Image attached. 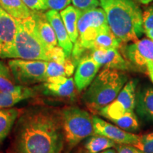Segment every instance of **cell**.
I'll use <instances>...</instances> for the list:
<instances>
[{
	"instance_id": "6da1fadb",
	"label": "cell",
	"mask_w": 153,
	"mask_h": 153,
	"mask_svg": "<svg viewBox=\"0 0 153 153\" xmlns=\"http://www.w3.org/2000/svg\"><path fill=\"white\" fill-rule=\"evenodd\" d=\"M64 144L60 112L35 106L21 111L9 153H61Z\"/></svg>"
},
{
	"instance_id": "7a4b0ae2",
	"label": "cell",
	"mask_w": 153,
	"mask_h": 153,
	"mask_svg": "<svg viewBox=\"0 0 153 153\" xmlns=\"http://www.w3.org/2000/svg\"><path fill=\"white\" fill-rule=\"evenodd\" d=\"M111 30L122 43L138 41L145 33L143 13L133 0H99Z\"/></svg>"
},
{
	"instance_id": "3957f363",
	"label": "cell",
	"mask_w": 153,
	"mask_h": 153,
	"mask_svg": "<svg viewBox=\"0 0 153 153\" xmlns=\"http://www.w3.org/2000/svg\"><path fill=\"white\" fill-rule=\"evenodd\" d=\"M123 71L104 68L91 82L82 96V100L94 114L111 103L128 82Z\"/></svg>"
},
{
	"instance_id": "277c9868",
	"label": "cell",
	"mask_w": 153,
	"mask_h": 153,
	"mask_svg": "<svg viewBox=\"0 0 153 153\" xmlns=\"http://www.w3.org/2000/svg\"><path fill=\"white\" fill-rule=\"evenodd\" d=\"M16 22L17 30L11 58L48 61L49 51L38 36L33 13L26 19H16Z\"/></svg>"
},
{
	"instance_id": "5b68a950",
	"label": "cell",
	"mask_w": 153,
	"mask_h": 153,
	"mask_svg": "<svg viewBox=\"0 0 153 153\" xmlns=\"http://www.w3.org/2000/svg\"><path fill=\"white\" fill-rule=\"evenodd\" d=\"M78 38L74 43L72 60L77 63L86 51L92 49L95 38L101 32L109 29L106 14L102 8H95L82 13L77 24Z\"/></svg>"
},
{
	"instance_id": "8992f818",
	"label": "cell",
	"mask_w": 153,
	"mask_h": 153,
	"mask_svg": "<svg viewBox=\"0 0 153 153\" xmlns=\"http://www.w3.org/2000/svg\"><path fill=\"white\" fill-rule=\"evenodd\" d=\"M65 143L72 150L94 134L92 117L77 106H67L60 111Z\"/></svg>"
},
{
	"instance_id": "52a82bcc",
	"label": "cell",
	"mask_w": 153,
	"mask_h": 153,
	"mask_svg": "<svg viewBox=\"0 0 153 153\" xmlns=\"http://www.w3.org/2000/svg\"><path fill=\"white\" fill-rule=\"evenodd\" d=\"M8 65L17 85H32L46 80L48 61L16 58L9 60Z\"/></svg>"
},
{
	"instance_id": "ba28073f",
	"label": "cell",
	"mask_w": 153,
	"mask_h": 153,
	"mask_svg": "<svg viewBox=\"0 0 153 153\" xmlns=\"http://www.w3.org/2000/svg\"><path fill=\"white\" fill-rule=\"evenodd\" d=\"M137 82L132 79L128 81L116 99L98 112V114L111 120L126 112L134 111L136 97Z\"/></svg>"
},
{
	"instance_id": "9c48e42d",
	"label": "cell",
	"mask_w": 153,
	"mask_h": 153,
	"mask_svg": "<svg viewBox=\"0 0 153 153\" xmlns=\"http://www.w3.org/2000/svg\"><path fill=\"white\" fill-rule=\"evenodd\" d=\"M123 57L134 68L147 72V65L153 62V41L146 38L132 42L123 47Z\"/></svg>"
},
{
	"instance_id": "30bf717a",
	"label": "cell",
	"mask_w": 153,
	"mask_h": 153,
	"mask_svg": "<svg viewBox=\"0 0 153 153\" xmlns=\"http://www.w3.org/2000/svg\"><path fill=\"white\" fill-rule=\"evenodd\" d=\"M93 135H99L111 140L116 144L134 145L138 141L140 135L126 131L117 126L106 122L98 116H93Z\"/></svg>"
},
{
	"instance_id": "8fae6325",
	"label": "cell",
	"mask_w": 153,
	"mask_h": 153,
	"mask_svg": "<svg viewBox=\"0 0 153 153\" xmlns=\"http://www.w3.org/2000/svg\"><path fill=\"white\" fill-rule=\"evenodd\" d=\"M17 30L16 19L0 4V57L11 58Z\"/></svg>"
},
{
	"instance_id": "7c38bea8",
	"label": "cell",
	"mask_w": 153,
	"mask_h": 153,
	"mask_svg": "<svg viewBox=\"0 0 153 153\" xmlns=\"http://www.w3.org/2000/svg\"><path fill=\"white\" fill-rule=\"evenodd\" d=\"M90 56L104 68L116 69L120 71L135 70L132 65L121 55L117 48L92 50Z\"/></svg>"
},
{
	"instance_id": "4fadbf2b",
	"label": "cell",
	"mask_w": 153,
	"mask_h": 153,
	"mask_svg": "<svg viewBox=\"0 0 153 153\" xmlns=\"http://www.w3.org/2000/svg\"><path fill=\"white\" fill-rule=\"evenodd\" d=\"M101 65L90 56L84 55L77 62L74 81L79 91L87 89L97 76Z\"/></svg>"
},
{
	"instance_id": "5bb4252c",
	"label": "cell",
	"mask_w": 153,
	"mask_h": 153,
	"mask_svg": "<svg viewBox=\"0 0 153 153\" xmlns=\"http://www.w3.org/2000/svg\"><path fill=\"white\" fill-rule=\"evenodd\" d=\"M75 87L74 79L71 76H51L43 84L44 92L46 94L61 98L73 97Z\"/></svg>"
},
{
	"instance_id": "9a60e30c",
	"label": "cell",
	"mask_w": 153,
	"mask_h": 153,
	"mask_svg": "<svg viewBox=\"0 0 153 153\" xmlns=\"http://www.w3.org/2000/svg\"><path fill=\"white\" fill-rule=\"evenodd\" d=\"M45 16L54 30L58 45L63 49L67 57H71L74 44L70 40L60 13L50 9L45 13Z\"/></svg>"
},
{
	"instance_id": "2e32d148",
	"label": "cell",
	"mask_w": 153,
	"mask_h": 153,
	"mask_svg": "<svg viewBox=\"0 0 153 153\" xmlns=\"http://www.w3.org/2000/svg\"><path fill=\"white\" fill-rule=\"evenodd\" d=\"M32 13L36 20L38 36L48 51H51L58 45L54 30L48 21L45 14L36 11H32Z\"/></svg>"
},
{
	"instance_id": "e0dca14e",
	"label": "cell",
	"mask_w": 153,
	"mask_h": 153,
	"mask_svg": "<svg viewBox=\"0 0 153 153\" xmlns=\"http://www.w3.org/2000/svg\"><path fill=\"white\" fill-rule=\"evenodd\" d=\"M135 109L137 114L143 120L153 122L152 87H145L137 94Z\"/></svg>"
},
{
	"instance_id": "ac0fdd59",
	"label": "cell",
	"mask_w": 153,
	"mask_h": 153,
	"mask_svg": "<svg viewBox=\"0 0 153 153\" xmlns=\"http://www.w3.org/2000/svg\"><path fill=\"white\" fill-rule=\"evenodd\" d=\"M82 11L75 8L74 6H68L65 9L60 11V16L64 23L70 40L75 43L78 38L77 24Z\"/></svg>"
},
{
	"instance_id": "d6986e66",
	"label": "cell",
	"mask_w": 153,
	"mask_h": 153,
	"mask_svg": "<svg viewBox=\"0 0 153 153\" xmlns=\"http://www.w3.org/2000/svg\"><path fill=\"white\" fill-rule=\"evenodd\" d=\"M21 111L18 108H0V146L9 135Z\"/></svg>"
},
{
	"instance_id": "ffe728a7",
	"label": "cell",
	"mask_w": 153,
	"mask_h": 153,
	"mask_svg": "<svg viewBox=\"0 0 153 153\" xmlns=\"http://www.w3.org/2000/svg\"><path fill=\"white\" fill-rule=\"evenodd\" d=\"M36 95L33 89L26 87L20 92H1L0 91V108H11L15 104Z\"/></svg>"
},
{
	"instance_id": "44dd1931",
	"label": "cell",
	"mask_w": 153,
	"mask_h": 153,
	"mask_svg": "<svg viewBox=\"0 0 153 153\" xmlns=\"http://www.w3.org/2000/svg\"><path fill=\"white\" fill-rule=\"evenodd\" d=\"M2 8L16 19L28 18L32 11L26 7L22 0H0Z\"/></svg>"
},
{
	"instance_id": "7402d4cb",
	"label": "cell",
	"mask_w": 153,
	"mask_h": 153,
	"mask_svg": "<svg viewBox=\"0 0 153 153\" xmlns=\"http://www.w3.org/2000/svg\"><path fill=\"white\" fill-rule=\"evenodd\" d=\"M116 143L111 140L99 135H91L86 138L85 148L87 153H99L115 148Z\"/></svg>"
},
{
	"instance_id": "603a6c76",
	"label": "cell",
	"mask_w": 153,
	"mask_h": 153,
	"mask_svg": "<svg viewBox=\"0 0 153 153\" xmlns=\"http://www.w3.org/2000/svg\"><path fill=\"white\" fill-rule=\"evenodd\" d=\"M122 43H123L114 35L109 28L101 32L97 36L91 51L96 49H118Z\"/></svg>"
},
{
	"instance_id": "cb8c5ba5",
	"label": "cell",
	"mask_w": 153,
	"mask_h": 153,
	"mask_svg": "<svg viewBox=\"0 0 153 153\" xmlns=\"http://www.w3.org/2000/svg\"><path fill=\"white\" fill-rule=\"evenodd\" d=\"M112 123L124 131L133 133L139 130V122L135 111L126 112L111 120Z\"/></svg>"
},
{
	"instance_id": "d4e9b609",
	"label": "cell",
	"mask_w": 153,
	"mask_h": 153,
	"mask_svg": "<svg viewBox=\"0 0 153 153\" xmlns=\"http://www.w3.org/2000/svg\"><path fill=\"white\" fill-rule=\"evenodd\" d=\"M134 146L145 153H153V132L140 135L138 141Z\"/></svg>"
},
{
	"instance_id": "484cf974",
	"label": "cell",
	"mask_w": 153,
	"mask_h": 153,
	"mask_svg": "<svg viewBox=\"0 0 153 153\" xmlns=\"http://www.w3.org/2000/svg\"><path fill=\"white\" fill-rule=\"evenodd\" d=\"M26 87L15 85L12 80L0 75V91L1 92H20L24 90Z\"/></svg>"
},
{
	"instance_id": "4316f807",
	"label": "cell",
	"mask_w": 153,
	"mask_h": 153,
	"mask_svg": "<svg viewBox=\"0 0 153 153\" xmlns=\"http://www.w3.org/2000/svg\"><path fill=\"white\" fill-rule=\"evenodd\" d=\"M71 2L75 8L82 12L97 8L100 6L99 0H71Z\"/></svg>"
},
{
	"instance_id": "83f0119b",
	"label": "cell",
	"mask_w": 153,
	"mask_h": 153,
	"mask_svg": "<svg viewBox=\"0 0 153 153\" xmlns=\"http://www.w3.org/2000/svg\"><path fill=\"white\" fill-rule=\"evenodd\" d=\"M26 7L31 11H40L47 10V0H22Z\"/></svg>"
},
{
	"instance_id": "f1b7e54d",
	"label": "cell",
	"mask_w": 153,
	"mask_h": 153,
	"mask_svg": "<svg viewBox=\"0 0 153 153\" xmlns=\"http://www.w3.org/2000/svg\"><path fill=\"white\" fill-rule=\"evenodd\" d=\"M143 26L145 32L153 29V5L147 8L143 13Z\"/></svg>"
},
{
	"instance_id": "f546056e",
	"label": "cell",
	"mask_w": 153,
	"mask_h": 153,
	"mask_svg": "<svg viewBox=\"0 0 153 153\" xmlns=\"http://www.w3.org/2000/svg\"><path fill=\"white\" fill-rule=\"evenodd\" d=\"M71 0H47L48 9L55 11H62L68 7Z\"/></svg>"
},
{
	"instance_id": "4dcf8cb0",
	"label": "cell",
	"mask_w": 153,
	"mask_h": 153,
	"mask_svg": "<svg viewBox=\"0 0 153 153\" xmlns=\"http://www.w3.org/2000/svg\"><path fill=\"white\" fill-rule=\"evenodd\" d=\"M115 148L117 153H145L133 145L116 144Z\"/></svg>"
},
{
	"instance_id": "1f68e13d",
	"label": "cell",
	"mask_w": 153,
	"mask_h": 153,
	"mask_svg": "<svg viewBox=\"0 0 153 153\" xmlns=\"http://www.w3.org/2000/svg\"><path fill=\"white\" fill-rule=\"evenodd\" d=\"M147 73L153 83V62H150L147 65Z\"/></svg>"
},
{
	"instance_id": "d6a6232c",
	"label": "cell",
	"mask_w": 153,
	"mask_h": 153,
	"mask_svg": "<svg viewBox=\"0 0 153 153\" xmlns=\"http://www.w3.org/2000/svg\"><path fill=\"white\" fill-rule=\"evenodd\" d=\"M145 33L146 34V36H148V38H150V39H151L153 41V29L147 30V31L145 32Z\"/></svg>"
},
{
	"instance_id": "836d02e7",
	"label": "cell",
	"mask_w": 153,
	"mask_h": 153,
	"mask_svg": "<svg viewBox=\"0 0 153 153\" xmlns=\"http://www.w3.org/2000/svg\"><path fill=\"white\" fill-rule=\"evenodd\" d=\"M87 153V152H86ZM99 153H117L116 152V150H114V149H108V150H104L102 151V152H100Z\"/></svg>"
},
{
	"instance_id": "e575fe53",
	"label": "cell",
	"mask_w": 153,
	"mask_h": 153,
	"mask_svg": "<svg viewBox=\"0 0 153 153\" xmlns=\"http://www.w3.org/2000/svg\"><path fill=\"white\" fill-rule=\"evenodd\" d=\"M137 1L140 4H148L153 1V0H137Z\"/></svg>"
}]
</instances>
